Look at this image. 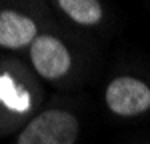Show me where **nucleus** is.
<instances>
[{
  "label": "nucleus",
  "instance_id": "nucleus-1",
  "mask_svg": "<svg viewBox=\"0 0 150 144\" xmlns=\"http://www.w3.org/2000/svg\"><path fill=\"white\" fill-rule=\"evenodd\" d=\"M80 134L78 118L62 108L40 112L24 126L16 144H74Z\"/></svg>",
  "mask_w": 150,
  "mask_h": 144
},
{
  "label": "nucleus",
  "instance_id": "nucleus-2",
  "mask_svg": "<svg viewBox=\"0 0 150 144\" xmlns=\"http://www.w3.org/2000/svg\"><path fill=\"white\" fill-rule=\"evenodd\" d=\"M104 102L116 116H140L150 110V84L136 76H116L104 90Z\"/></svg>",
  "mask_w": 150,
  "mask_h": 144
},
{
  "label": "nucleus",
  "instance_id": "nucleus-3",
  "mask_svg": "<svg viewBox=\"0 0 150 144\" xmlns=\"http://www.w3.org/2000/svg\"><path fill=\"white\" fill-rule=\"evenodd\" d=\"M28 56L36 74L50 82L64 78L72 68V54L68 46L52 34L38 36L28 50Z\"/></svg>",
  "mask_w": 150,
  "mask_h": 144
},
{
  "label": "nucleus",
  "instance_id": "nucleus-4",
  "mask_svg": "<svg viewBox=\"0 0 150 144\" xmlns=\"http://www.w3.org/2000/svg\"><path fill=\"white\" fill-rule=\"evenodd\" d=\"M38 36V26L30 16L18 10H0V48H30Z\"/></svg>",
  "mask_w": 150,
  "mask_h": 144
},
{
  "label": "nucleus",
  "instance_id": "nucleus-5",
  "mask_svg": "<svg viewBox=\"0 0 150 144\" xmlns=\"http://www.w3.org/2000/svg\"><path fill=\"white\" fill-rule=\"evenodd\" d=\"M56 6L80 26H96L104 18V8L98 0H58Z\"/></svg>",
  "mask_w": 150,
  "mask_h": 144
}]
</instances>
